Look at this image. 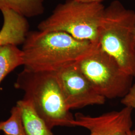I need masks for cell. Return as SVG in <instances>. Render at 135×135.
Listing matches in <instances>:
<instances>
[{
  "label": "cell",
  "mask_w": 135,
  "mask_h": 135,
  "mask_svg": "<svg viewBox=\"0 0 135 135\" xmlns=\"http://www.w3.org/2000/svg\"><path fill=\"white\" fill-rule=\"evenodd\" d=\"M95 44L64 32L29 31L21 49L23 65L33 72H58L77 63Z\"/></svg>",
  "instance_id": "6da1fadb"
},
{
  "label": "cell",
  "mask_w": 135,
  "mask_h": 135,
  "mask_svg": "<svg viewBox=\"0 0 135 135\" xmlns=\"http://www.w3.org/2000/svg\"><path fill=\"white\" fill-rule=\"evenodd\" d=\"M25 93L23 99L35 109L52 130L55 127H74L75 118L68 109L55 73L37 72L24 69L15 83Z\"/></svg>",
  "instance_id": "7a4b0ae2"
},
{
  "label": "cell",
  "mask_w": 135,
  "mask_h": 135,
  "mask_svg": "<svg viewBox=\"0 0 135 135\" xmlns=\"http://www.w3.org/2000/svg\"><path fill=\"white\" fill-rule=\"evenodd\" d=\"M135 11L114 1L105 8L98 38L101 48L116 61L124 72L133 77H135Z\"/></svg>",
  "instance_id": "3957f363"
},
{
  "label": "cell",
  "mask_w": 135,
  "mask_h": 135,
  "mask_svg": "<svg viewBox=\"0 0 135 135\" xmlns=\"http://www.w3.org/2000/svg\"><path fill=\"white\" fill-rule=\"evenodd\" d=\"M105 7L100 3L67 0L59 4L52 14L39 23L43 32H61L80 41L98 43L99 29Z\"/></svg>",
  "instance_id": "277c9868"
},
{
  "label": "cell",
  "mask_w": 135,
  "mask_h": 135,
  "mask_svg": "<svg viewBox=\"0 0 135 135\" xmlns=\"http://www.w3.org/2000/svg\"><path fill=\"white\" fill-rule=\"evenodd\" d=\"M76 65L97 92L106 99L123 98L132 86L133 77L124 72L99 43Z\"/></svg>",
  "instance_id": "5b68a950"
},
{
  "label": "cell",
  "mask_w": 135,
  "mask_h": 135,
  "mask_svg": "<svg viewBox=\"0 0 135 135\" xmlns=\"http://www.w3.org/2000/svg\"><path fill=\"white\" fill-rule=\"evenodd\" d=\"M76 63L55 73L68 109L105 104L106 99L95 90Z\"/></svg>",
  "instance_id": "8992f818"
},
{
  "label": "cell",
  "mask_w": 135,
  "mask_h": 135,
  "mask_svg": "<svg viewBox=\"0 0 135 135\" xmlns=\"http://www.w3.org/2000/svg\"><path fill=\"white\" fill-rule=\"evenodd\" d=\"M133 109L125 107L120 111H112L97 117L77 113L74 127H81L90 131V135H123L131 130Z\"/></svg>",
  "instance_id": "52a82bcc"
},
{
  "label": "cell",
  "mask_w": 135,
  "mask_h": 135,
  "mask_svg": "<svg viewBox=\"0 0 135 135\" xmlns=\"http://www.w3.org/2000/svg\"><path fill=\"white\" fill-rule=\"evenodd\" d=\"M1 12L3 24L0 30V47L23 44L29 32L27 18L10 9H5Z\"/></svg>",
  "instance_id": "ba28073f"
},
{
  "label": "cell",
  "mask_w": 135,
  "mask_h": 135,
  "mask_svg": "<svg viewBox=\"0 0 135 135\" xmlns=\"http://www.w3.org/2000/svg\"><path fill=\"white\" fill-rule=\"evenodd\" d=\"M27 135H54L43 119L35 109L33 104L23 99L17 102Z\"/></svg>",
  "instance_id": "9c48e42d"
},
{
  "label": "cell",
  "mask_w": 135,
  "mask_h": 135,
  "mask_svg": "<svg viewBox=\"0 0 135 135\" xmlns=\"http://www.w3.org/2000/svg\"><path fill=\"white\" fill-rule=\"evenodd\" d=\"M13 10L25 18H33L44 12V0H0V11Z\"/></svg>",
  "instance_id": "30bf717a"
},
{
  "label": "cell",
  "mask_w": 135,
  "mask_h": 135,
  "mask_svg": "<svg viewBox=\"0 0 135 135\" xmlns=\"http://www.w3.org/2000/svg\"><path fill=\"white\" fill-rule=\"evenodd\" d=\"M23 65V53L15 45L0 47V84L10 73Z\"/></svg>",
  "instance_id": "8fae6325"
},
{
  "label": "cell",
  "mask_w": 135,
  "mask_h": 135,
  "mask_svg": "<svg viewBox=\"0 0 135 135\" xmlns=\"http://www.w3.org/2000/svg\"><path fill=\"white\" fill-rule=\"evenodd\" d=\"M0 131L5 135H27L22 120L19 108H12L10 118L6 121L0 122Z\"/></svg>",
  "instance_id": "7c38bea8"
},
{
  "label": "cell",
  "mask_w": 135,
  "mask_h": 135,
  "mask_svg": "<svg viewBox=\"0 0 135 135\" xmlns=\"http://www.w3.org/2000/svg\"><path fill=\"white\" fill-rule=\"evenodd\" d=\"M121 103L125 107H130L135 110V84L132 85L129 92L122 98Z\"/></svg>",
  "instance_id": "4fadbf2b"
},
{
  "label": "cell",
  "mask_w": 135,
  "mask_h": 135,
  "mask_svg": "<svg viewBox=\"0 0 135 135\" xmlns=\"http://www.w3.org/2000/svg\"><path fill=\"white\" fill-rule=\"evenodd\" d=\"M76 1L83 2V3H102V2L105 0H76Z\"/></svg>",
  "instance_id": "5bb4252c"
},
{
  "label": "cell",
  "mask_w": 135,
  "mask_h": 135,
  "mask_svg": "<svg viewBox=\"0 0 135 135\" xmlns=\"http://www.w3.org/2000/svg\"><path fill=\"white\" fill-rule=\"evenodd\" d=\"M123 135H135V131L130 130L126 132Z\"/></svg>",
  "instance_id": "9a60e30c"
},
{
  "label": "cell",
  "mask_w": 135,
  "mask_h": 135,
  "mask_svg": "<svg viewBox=\"0 0 135 135\" xmlns=\"http://www.w3.org/2000/svg\"><path fill=\"white\" fill-rule=\"evenodd\" d=\"M133 43H134V48L135 49V28L133 32Z\"/></svg>",
  "instance_id": "2e32d148"
}]
</instances>
